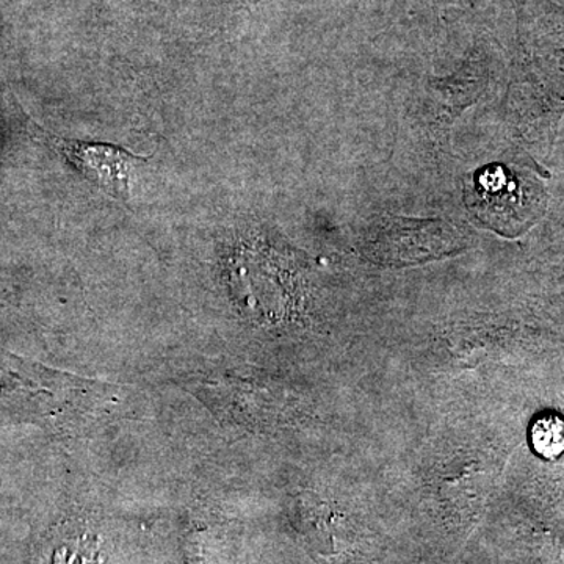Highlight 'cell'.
<instances>
[{"instance_id": "6da1fadb", "label": "cell", "mask_w": 564, "mask_h": 564, "mask_svg": "<svg viewBox=\"0 0 564 564\" xmlns=\"http://www.w3.org/2000/svg\"><path fill=\"white\" fill-rule=\"evenodd\" d=\"M466 196L477 217L503 234L519 231L532 221L543 202L536 185L503 166H488L478 173Z\"/></svg>"}, {"instance_id": "7a4b0ae2", "label": "cell", "mask_w": 564, "mask_h": 564, "mask_svg": "<svg viewBox=\"0 0 564 564\" xmlns=\"http://www.w3.org/2000/svg\"><path fill=\"white\" fill-rule=\"evenodd\" d=\"M44 135L52 141L57 151L65 155L66 161L74 166L96 187L101 188L110 198L128 203L131 191L132 170L139 163L150 161V158H140L124 148L102 141H82L62 139L54 133L44 131Z\"/></svg>"}, {"instance_id": "3957f363", "label": "cell", "mask_w": 564, "mask_h": 564, "mask_svg": "<svg viewBox=\"0 0 564 564\" xmlns=\"http://www.w3.org/2000/svg\"><path fill=\"white\" fill-rule=\"evenodd\" d=\"M299 516L300 529L318 554L339 556L351 547V522L339 508L311 497L300 505Z\"/></svg>"}, {"instance_id": "277c9868", "label": "cell", "mask_w": 564, "mask_h": 564, "mask_svg": "<svg viewBox=\"0 0 564 564\" xmlns=\"http://www.w3.org/2000/svg\"><path fill=\"white\" fill-rule=\"evenodd\" d=\"M480 462L464 463L462 469L445 474L441 481V499L458 516L480 511Z\"/></svg>"}, {"instance_id": "5b68a950", "label": "cell", "mask_w": 564, "mask_h": 564, "mask_svg": "<svg viewBox=\"0 0 564 564\" xmlns=\"http://www.w3.org/2000/svg\"><path fill=\"white\" fill-rule=\"evenodd\" d=\"M534 451L547 459H554L564 452V421L556 414H544L532 426Z\"/></svg>"}]
</instances>
